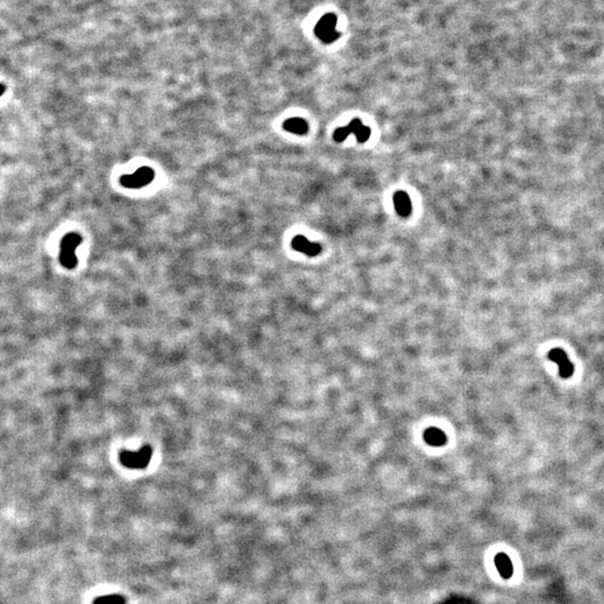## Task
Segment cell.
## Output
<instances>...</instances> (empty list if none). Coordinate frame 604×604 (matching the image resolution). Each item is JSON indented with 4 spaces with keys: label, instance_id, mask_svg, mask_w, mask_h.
Listing matches in <instances>:
<instances>
[{
    "label": "cell",
    "instance_id": "5b68a950",
    "mask_svg": "<svg viewBox=\"0 0 604 604\" xmlns=\"http://www.w3.org/2000/svg\"><path fill=\"white\" fill-rule=\"evenodd\" d=\"M393 202L397 214L402 218H407L412 213V202L405 191L398 190L393 196Z\"/></svg>",
    "mask_w": 604,
    "mask_h": 604
},
{
    "label": "cell",
    "instance_id": "7a4b0ae2",
    "mask_svg": "<svg viewBox=\"0 0 604 604\" xmlns=\"http://www.w3.org/2000/svg\"><path fill=\"white\" fill-rule=\"evenodd\" d=\"M548 358L559 365L560 375L563 378L571 377L574 374V365L568 359L565 351H563L560 348L552 349L548 353Z\"/></svg>",
    "mask_w": 604,
    "mask_h": 604
},
{
    "label": "cell",
    "instance_id": "3957f363",
    "mask_svg": "<svg viewBox=\"0 0 604 604\" xmlns=\"http://www.w3.org/2000/svg\"><path fill=\"white\" fill-rule=\"evenodd\" d=\"M317 34L320 37V39L326 43L333 42L338 36V33L336 31V18L331 15H328L324 17L320 20V22L317 26Z\"/></svg>",
    "mask_w": 604,
    "mask_h": 604
},
{
    "label": "cell",
    "instance_id": "52a82bcc",
    "mask_svg": "<svg viewBox=\"0 0 604 604\" xmlns=\"http://www.w3.org/2000/svg\"><path fill=\"white\" fill-rule=\"evenodd\" d=\"M283 129L288 132L299 134H306L309 130L308 122L302 118H290L283 122Z\"/></svg>",
    "mask_w": 604,
    "mask_h": 604
},
{
    "label": "cell",
    "instance_id": "277c9868",
    "mask_svg": "<svg viewBox=\"0 0 604 604\" xmlns=\"http://www.w3.org/2000/svg\"><path fill=\"white\" fill-rule=\"evenodd\" d=\"M291 246L293 250H296L300 253L306 254L308 256H317L321 252V246L319 243H312L303 235H297L293 237Z\"/></svg>",
    "mask_w": 604,
    "mask_h": 604
},
{
    "label": "cell",
    "instance_id": "8992f818",
    "mask_svg": "<svg viewBox=\"0 0 604 604\" xmlns=\"http://www.w3.org/2000/svg\"><path fill=\"white\" fill-rule=\"evenodd\" d=\"M495 564L498 572L503 578H510L513 576L514 566L512 560L505 553H499L495 556Z\"/></svg>",
    "mask_w": 604,
    "mask_h": 604
},
{
    "label": "cell",
    "instance_id": "ba28073f",
    "mask_svg": "<svg viewBox=\"0 0 604 604\" xmlns=\"http://www.w3.org/2000/svg\"><path fill=\"white\" fill-rule=\"evenodd\" d=\"M424 440L427 444L432 445V447H441V445L447 442V436L444 434L442 430L437 429V427H431V429H427L425 431Z\"/></svg>",
    "mask_w": 604,
    "mask_h": 604
},
{
    "label": "cell",
    "instance_id": "9c48e42d",
    "mask_svg": "<svg viewBox=\"0 0 604 604\" xmlns=\"http://www.w3.org/2000/svg\"><path fill=\"white\" fill-rule=\"evenodd\" d=\"M93 604H127V599L121 594H111L98 597Z\"/></svg>",
    "mask_w": 604,
    "mask_h": 604
},
{
    "label": "cell",
    "instance_id": "6da1fadb",
    "mask_svg": "<svg viewBox=\"0 0 604 604\" xmlns=\"http://www.w3.org/2000/svg\"><path fill=\"white\" fill-rule=\"evenodd\" d=\"M351 133L355 134L357 141L364 143L367 141L369 137H371L372 131L368 127L364 126L359 119H354L346 127L338 128L337 130L333 132V139H335L336 142H343Z\"/></svg>",
    "mask_w": 604,
    "mask_h": 604
}]
</instances>
